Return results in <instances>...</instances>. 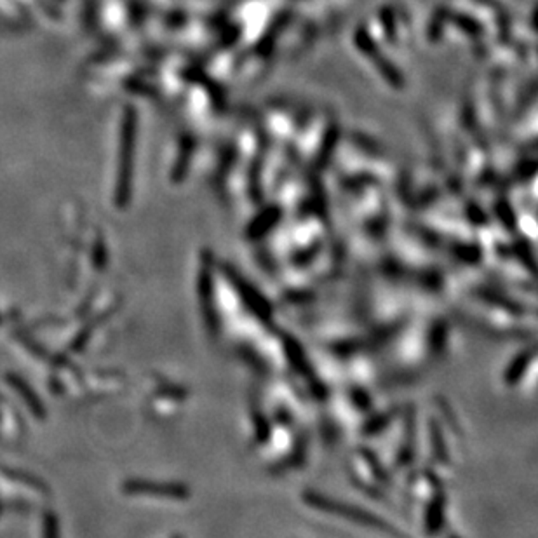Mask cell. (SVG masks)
I'll return each instance as SVG.
<instances>
[{"instance_id":"6da1fadb","label":"cell","mask_w":538,"mask_h":538,"mask_svg":"<svg viewBox=\"0 0 538 538\" xmlns=\"http://www.w3.org/2000/svg\"><path fill=\"white\" fill-rule=\"evenodd\" d=\"M122 490L128 495H152V497L169 498V500H187L190 495L188 488L179 483H159L150 479H128L122 484Z\"/></svg>"},{"instance_id":"7a4b0ae2","label":"cell","mask_w":538,"mask_h":538,"mask_svg":"<svg viewBox=\"0 0 538 538\" xmlns=\"http://www.w3.org/2000/svg\"><path fill=\"white\" fill-rule=\"evenodd\" d=\"M6 380H8V383L11 385L12 388H14V392L18 394L19 397H21L23 401H25V404L28 406V410L32 411V415L35 418H39V420H44L46 418V406L42 404L41 397L35 394V392L32 390V387H30L28 383H26L23 378H19L18 375L14 373H9L8 377H6Z\"/></svg>"},{"instance_id":"3957f363","label":"cell","mask_w":538,"mask_h":538,"mask_svg":"<svg viewBox=\"0 0 538 538\" xmlns=\"http://www.w3.org/2000/svg\"><path fill=\"white\" fill-rule=\"evenodd\" d=\"M44 538H59V523L52 510L44 514Z\"/></svg>"},{"instance_id":"277c9868","label":"cell","mask_w":538,"mask_h":538,"mask_svg":"<svg viewBox=\"0 0 538 538\" xmlns=\"http://www.w3.org/2000/svg\"><path fill=\"white\" fill-rule=\"evenodd\" d=\"M175 538H181V537H175Z\"/></svg>"}]
</instances>
